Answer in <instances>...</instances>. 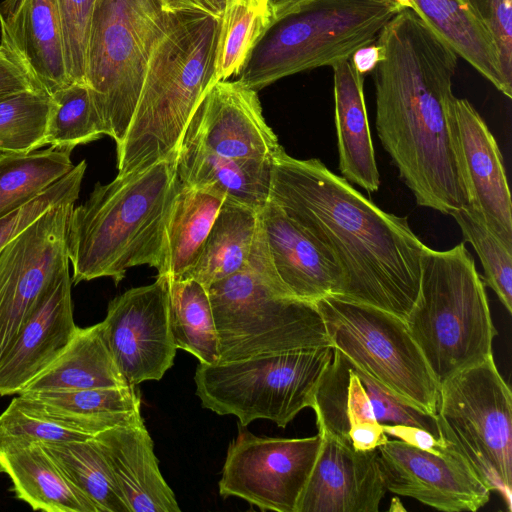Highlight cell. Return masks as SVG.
I'll return each mask as SVG.
<instances>
[{"label": "cell", "instance_id": "cell-1", "mask_svg": "<svg viewBox=\"0 0 512 512\" xmlns=\"http://www.w3.org/2000/svg\"><path fill=\"white\" fill-rule=\"evenodd\" d=\"M376 43V127L419 206L443 214L467 205L449 107L458 55L412 9H400Z\"/></svg>", "mask_w": 512, "mask_h": 512}, {"label": "cell", "instance_id": "cell-2", "mask_svg": "<svg viewBox=\"0 0 512 512\" xmlns=\"http://www.w3.org/2000/svg\"><path fill=\"white\" fill-rule=\"evenodd\" d=\"M268 200L335 257L343 274L338 297L406 319L419 292L427 246L406 217L380 209L316 158L276 154Z\"/></svg>", "mask_w": 512, "mask_h": 512}, {"label": "cell", "instance_id": "cell-3", "mask_svg": "<svg viewBox=\"0 0 512 512\" xmlns=\"http://www.w3.org/2000/svg\"><path fill=\"white\" fill-rule=\"evenodd\" d=\"M176 155L107 184L96 183L88 199L72 209L67 251L73 284L109 277L117 285L129 268H160L179 188Z\"/></svg>", "mask_w": 512, "mask_h": 512}, {"label": "cell", "instance_id": "cell-4", "mask_svg": "<svg viewBox=\"0 0 512 512\" xmlns=\"http://www.w3.org/2000/svg\"><path fill=\"white\" fill-rule=\"evenodd\" d=\"M219 19L168 14L150 53L137 105L117 150L118 174L175 156L190 118L213 85Z\"/></svg>", "mask_w": 512, "mask_h": 512}, {"label": "cell", "instance_id": "cell-5", "mask_svg": "<svg viewBox=\"0 0 512 512\" xmlns=\"http://www.w3.org/2000/svg\"><path fill=\"white\" fill-rule=\"evenodd\" d=\"M282 146L266 123L257 91L241 81L214 83L184 131L176 155L179 181L213 188L260 210L268 201Z\"/></svg>", "mask_w": 512, "mask_h": 512}, {"label": "cell", "instance_id": "cell-6", "mask_svg": "<svg viewBox=\"0 0 512 512\" xmlns=\"http://www.w3.org/2000/svg\"><path fill=\"white\" fill-rule=\"evenodd\" d=\"M218 335V362L330 345L316 303L279 282L257 229L246 266L207 289Z\"/></svg>", "mask_w": 512, "mask_h": 512}, {"label": "cell", "instance_id": "cell-7", "mask_svg": "<svg viewBox=\"0 0 512 512\" xmlns=\"http://www.w3.org/2000/svg\"><path fill=\"white\" fill-rule=\"evenodd\" d=\"M405 321L438 384L493 355L497 331L485 283L464 243L445 251L427 247Z\"/></svg>", "mask_w": 512, "mask_h": 512}, {"label": "cell", "instance_id": "cell-8", "mask_svg": "<svg viewBox=\"0 0 512 512\" xmlns=\"http://www.w3.org/2000/svg\"><path fill=\"white\" fill-rule=\"evenodd\" d=\"M400 10L392 0H297L276 16L238 80L258 91L290 75L332 66L375 43Z\"/></svg>", "mask_w": 512, "mask_h": 512}, {"label": "cell", "instance_id": "cell-9", "mask_svg": "<svg viewBox=\"0 0 512 512\" xmlns=\"http://www.w3.org/2000/svg\"><path fill=\"white\" fill-rule=\"evenodd\" d=\"M167 20L155 0L95 1L84 81L116 146L127 133L150 53Z\"/></svg>", "mask_w": 512, "mask_h": 512}, {"label": "cell", "instance_id": "cell-10", "mask_svg": "<svg viewBox=\"0 0 512 512\" xmlns=\"http://www.w3.org/2000/svg\"><path fill=\"white\" fill-rule=\"evenodd\" d=\"M333 356L331 345L245 360L200 363L194 381L204 408L234 415L247 426L257 419L285 428L311 408L317 386Z\"/></svg>", "mask_w": 512, "mask_h": 512}, {"label": "cell", "instance_id": "cell-11", "mask_svg": "<svg viewBox=\"0 0 512 512\" xmlns=\"http://www.w3.org/2000/svg\"><path fill=\"white\" fill-rule=\"evenodd\" d=\"M316 305L333 348L393 394L436 415L439 384L404 319L335 295Z\"/></svg>", "mask_w": 512, "mask_h": 512}, {"label": "cell", "instance_id": "cell-12", "mask_svg": "<svg viewBox=\"0 0 512 512\" xmlns=\"http://www.w3.org/2000/svg\"><path fill=\"white\" fill-rule=\"evenodd\" d=\"M436 416L441 435L511 510L512 394L493 355L439 384Z\"/></svg>", "mask_w": 512, "mask_h": 512}, {"label": "cell", "instance_id": "cell-13", "mask_svg": "<svg viewBox=\"0 0 512 512\" xmlns=\"http://www.w3.org/2000/svg\"><path fill=\"white\" fill-rule=\"evenodd\" d=\"M322 437H259L238 425L219 481L223 497L235 496L261 510L296 512Z\"/></svg>", "mask_w": 512, "mask_h": 512}, {"label": "cell", "instance_id": "cell-14", "mask_svg": "<svg viewBox=\"0 0 512 512\" xmlns=\"http://www.w3.org/2000/svg\"><path fill=\"white\" fill-rule=\"evenodd\" d=\"M73 208L74 203L53 206L0 251V359L69 268L67 224Z\"/></svg>", "mask_w": 512, "mask_h": 512}, {"label": "cell", "instance_id": "cell-15", "mask_svg": "<svg viewBox=\"0 0 512 512\" xmlns=\"http://www.w3.org/2000/svg\"><path fill=\"white\" fill-rule=\"evenodd\" d=\"M105 339L127 383L160 380L173 366L176 345L169 309V281L130 288L112 299L101 322Z\"/></svg>", "mask_w": 512, "mask_h": 512}, {"label": "cell", "instance_id": "cell-16", "mask_svg": "<svg viewBox=\"0 0 512 512\" xmlns=\"http://www.w3.org/2000/svg\"><path fill=\"white\" fill-rule=\"evenodd\" d=\"M377 450L385 486L395 494L445 512H474L490 499L491 490L446 437L434 452L398 439Z\"/></svg>", "mask_w": 512, "mask_h": 512}, {"label": "cell", "instance_id": "cell-17", "mask_svg": "<svg viewBox=\"0 0 512 512\" xmlns=\"http://www.w3.org/2000/svg\"><path fill=\"white\" fill-rule=\"evenodd\" d=\"M449 126L470 211L512 248V203L496 139L473 105L453 97Z\"/></svg>", "mask_w": 512, "mask_h": 512}, {"label": "cell", "instance_id": "cell-18", "mask_svg": "<svg viewBox=\"0 0 512 512\" xmlns=\"http://www.w3.org/2000/svg\"><path fill=\"white\" fill-rule=\"evenodd\" d=\"M0 33V47L36 88L52 95L72 83L57 0H4Z\"/></svg>", "mask_w": 512, "mask_h": 512}, {"label": "cell", "instance_id": "cell-19", "mask_svg": "<svg viewBox=\"0 0 512 512\" xmlns=\"http://www.w3.org/2000/svg\"><path fill=\"white\" fill-rule=\"evenodd\" d=\"M321 437L296 512H378L387 491L378 450L357 451Z\"/></svg>", "mask_w": 512, "mask_h": 512}, {"label": "cell", "instance_id": "cell-20", "mask_svg": "<svg viewBox=\"0 0 512 512\" xmlns=\"http://www.w3.org/2000/svg\"><path fill=\"white\" fill-rule=\"evenodd\" d=\"M268 262L293 296L316 303L339 295L343 274L333 254L272 201L258 211Z\"/></svg>", "mask_w": 512, "mask_h": 512}, {"label": "cell", "instance_id": "cell-21", "mask_svg": "<svg viewBox=\"0 0 512 512\" xmlns=\"http://www.w3.org/2000/svg\"><path fill=\"white\" fill-rule=\"evenodd\" d=\"M69 268L51 285L0 359V395L19 394L66 348L77 326Z\"/></svg>", "mask_w": 512, "mask_h": 512}, {"label": "cell", "instance_id": "cell-22", "mask_svg": "<svg viewBox=\"0 0 512 512\" xmlns=\"http://www.w3.org/2000/svg\"><path fill=\"white\" fill-rule=\"evenodd\" d=\"M129 512H179L142 417L94 436Z\"/></svg>", "mask_w": 512, "mask_h": 512}, {"label": "cell", "instance_id": "cell-23", "mask_svg": "<svg viewBox=\"0 0 512 512\" xmlns=\"http://www.w3.org/2000/svg\"><path fill=\"white\" fill-rule=\"evenodd\" d=\"M311 408L319 434L354 450H377L389 440L375 418L352 362L336 348L317 386Z\"/></svg>", "mask_w": 512, "mask_h": 512}, {"label": "cell", "instance_id": "cell-24", "mask_svg": "<svg viewBox=\"0 0 512 512\" xmlns=\"http://www.w3.org/2000/svg\"><path fill=\"white\" fill-rule=\"evenodd\" d=\"M339 170L343 178L368 191L380 186L363 92V75L349 59L332 65Z\"/></svg>", "mask_w": 512, "mask_h": 512}, {"label": "cell", "instance_id": "cell-25", "mask_svg": "<svg viewBox=\"0 0 512 512\" xmlns=\"http://www.w3.org/2000/svg\"><path fill=\"white\" fill-rule=\"evenodd\" d=\"M0 470L10 478L15 496L33 510L98 512L65 478L39 442L0 441Z\"/></svg>", "mask_w": 512, "mask_h": 512}, {"label": "cell", "instance_id": "cell-26", "mask_svg": "<svg viewBox=\"0 0 512 512\" xmlns=\"http://www.w3.org/2000/svg\"><path fill=\"white\" fill-rule=\"evenodd\" d=\"M27 406L73 430L95 435L141 416L135 386L17 394Z\"/></svg>", "mask_w": 512, "mask_h": 512}, {"label": "cell", "instance_id": "cell-27", "mask_svg": "<svg viewBox=\"0 0 512 512\" xmlns=\"http://www.w3.org/2000/svg\"><path fill=\"white\" fill-rule=\"evenodd\" d=\"M124 386L129 384L114 360L100 322L77 327L62 353L20 393Z\"/></svg>", "mask_w": 512, "mask_h": 512}, {"label": "cell", "instance_id": "cell-28", "mask_svg": "<svg viewBox=\"0 0 512 512\" xmlns=\"http://www.w3.org/2000/svg\"><path fill=\"white\" fill-rule=\"evenodd\" d=\"M225 199V194L216 189L186 186L179 181L166 225L158 276L186 279Z\"/></svg>", "mask_w": 512, "mask_h": 512}, {"label": "cell", "instance_id": "cell-29", "mask_svg": "<svg viewBox=\"0 0 512 512\" xmlns=\"http://www.w3.org/2000/svg\"><path fill=\"white\" fill-rule=\"evenodd\" d=\"M413 11L501 93L512 97L495 41L462 0H414Z\"/></svg>", "mask_w": 512, "mask_h": 512}, {"label": "cell", "instance_id": "cell-30", "mask_svg": "<svg viewBox=\"0 0 512 512\" xmlns=\"http://www.w3.org/2000/svg\"><path fill=\"white\" fill-rule=\"evenodd\" d=\"M258 211L226 198L186 279H194L208 289L211 284L243 269L257 232Z\"/></svg>", "mask_w": 512, "mask_h": 512}, {"label": "cell", "instance_id": "cell-31", "mask_svg": "<svg viewBox=\"0 0 512 512\" xmlns=\"http://www.w3.org/2000/svg\"><path fill=\"white\" fill-rule=\"evenodd\" d=\"M276 19L271 0H224L214 56L213 84L238 76Z\"/></svg>", "mask_w": 512, "mask_h": 512}, {"label": "cell", "instance_id": "cell-32", "mask_svg": "<svg viewBox=\"0 0 512 512\" xmlns=\"http://www.w3.org/2000/svg\"><path fill=\"white\" fill-rule=\"evenodd\" d=\"M40 444L69 483L98 512H129L94 437Z\"/></svg>", "mask_w": 512, "mask_h": 512}, {"label": "cell", "instance_id": "cell-33", "mask_svg": "<svg viewBox=\"0 0 512 512\" xmlns=\"http://www.w3.org/2000/svg\"><path fill=\"white\" fill-rule=\"evenodd\" d=\"M69 150L0 152V218L27 204L75 165Z\"/></svg>", "mask_w": 512, "mask_h": 512}, {"label": "cell", "instance_id": "cell-34", "mask_svg": "<svg viewBox=\"0 0 512 512\" xmlns=\"http://www.w3.org/2000/svg\"><path fill=\"white\" fill-rule=\"evenodd\" d=\"M168 281L176 347L191 353L200 363H217L218 335L207 289L194 279Z\"/></svg>", "mask_w": 512, "mask_h": 512}, {"label": "cell", "instance_id": "cell-35", "mask_svg": "<svg viewBox=\"0 0 512 512\" xmlns=\"http://www.w3.org/2000/svg\"><path fill=\"white\" fill-rule=\"evenodd\" d=\"M50 97L45 146L72 151L78 145L106 135L103 121L85 83L72 82Z\"/></svg>", "mask_w": 512, "mask_h": 512}, {"label": "cell", "instance_id": "cell-36", "mask_svg": "<svg viewBox=\"0 0 512 512\" xmlns=\"http://www.w3.org/2000/svg\"><path fill=\"white\" fill-rule=\"evenodd\" d=\"M51 97L27 89L0 99V152L27 153L45 146Z\"/></svg>", "mask_w": 512, "mask_h": 512}, {"label": "cell", "instance_id": "cell-37", "mask_svg": "<svg viewBox=\"0 0 512 512\" xmlns=\"http://www.w3.org/2000/svg\"><path fill=\"white\" fill-rule=\"evenodd\" d=\"M481 261L482 277L507 312H512V248L497 238L466 206L450 214Z\"/></svg>", "mask_w": 512, "mask_h": 512}, {"label": "cell", "instance_id": "cell-38", "mask_svg": "<svg viewBox=\"0 0 512 512\" xmlns=\"http://www.w3.org/2000/svg\"><path fill=\"white\" fill-rule=\"evenodd\" d=\"M86 168L82 160L33 200L0 218V251L53 206L75 203Z\"/></svg>", "mask_w": 512, "mask_h": 512}, {"label": "cell", "instance_id": "cell-39", "mask_svg": "<svg viewBox=\"0 0 512 512\" xmlns=\"http://www.w3.org/2000/svg\"><path fill=\"white\" fill-rule=\"evenodd\" d=\"M92 436L73 430L13 398L0 414V441L24 439L33 442L86 440Z\"/></svg>", "mask_w": 512, "mask_h": 512}, {"label": "cell", "instance_id": "cell-40", "mask_svg": "<svg viewBox=\"0 0 512 512\" xmlns=\"http://www.w3.org/2000/svg\"><path fill=\"white\" fill-rule=\"evenodd\" d=\"M353 366L369 397L375 418L380 424L415 426L427 430L437 438L441 437L436 415L423 411L403 400L363 370L354 364Z\"/></svg>", "mask_w": 512, "mask_h": 512}, {"label": "cell", "instance_id": "cell-41", "mask_svg": "<svg viewBox=\"0 0 512 512\" xmlns=\"http://www.w3.org/2000/svg\"><path fill=\"white\" fill-rule=\"evenodd\" d=\"M96 0H57L71 82L85 83L86 50Z\"/></svg>", "mask_w": 512, "mask_h": 512}, {"label": "cell", "instance_id": "cell-42", "mask_svg": "<svg viewBox=\"0 0 512 512\" xmlns=\"http://www.w3.org/2000/svg\"><path fill=\"white\" fill-rule=\"evenodd\" d=\"M493 37L506 81L512 85V0H462Z\"/></svg>", "mask_w": 512, "mask_h": 512}, {"label": "cell", "instance_id": "cell-43", "mask_svg": "<svg viewBox=\"0 0 512 512\" xmlns=\"http://www.w3.org/2000/svg\"><path fill=\"white\" fill-rule=\"evenodd\" d=\"M383 431L387 436H392L411 446L426 451H437L444 443V437L437 438L425 429L409 425L382 424Z\"/></svg>", "mask_w": 512, "mask_h": 512}, {"label": "cell", "instance_id": "cell-44", "mask_svg": "<svg viewBox=\"0 0 512 512\" xmlns=\"http://www.w3.org/2000/svg\"><path fill=\"white\" fill-rule=\"evenodd\" d=\"M32 88L38 89L0 47V99Z\"/></svg>", "mask_w": 512, "mask_h": 512}, {"label": "cell", "instance_id": "cell-45", "mask_svg": "<svg viewBox=\"0 0 512 512\" xmlns=\"http://www.w3.org/2000/svg\"><path fill=\"white\" fill-rule=\"evenodd\" d=\"M167 14L194 13L219 19L224 0H155Z\"/></svg>", "mask_w": 512, "mask_h": 512}, {"label": "cell", "instance_id": "cell-46", "mask_svg": "<svg viewBox=\"0 0 512 512\" xmlns=\"http://www.w3.org/2000/svg\"><path fill=\"white\" fill-rule=\"evenodd\" d=\"M381 57V48L375 42L357 49L349 60L355 69L364 75L374 70Z\"/></svg>", "mask_w": 512, "mask_h": 512}, {"label": "cell", "instance_id": "cell-47", "mask_svg": "<svg viewBox=\"0 0 512 512\" xmlns=\"http://www.w3.org/2000/svg\"><path fill=\"white\" fill-rule=\"evenodd\" d=\"M276 11V16L289 8L297 0H271Z\"/></svg>", "mask_w": 512, "mask_h": 512}, {"label": "cell", "instance_id": "cell-48", "mask_svg": "<svg viewBox=\"0 0 512 512\" xmlns=\"http://www.w3.org/2000/svg\"><path fill=\"white\" fill-rule=\"evenodd\" d=\"M392 1L395 2L399 6L400 9L408 8V9L413 10L414 0H392Z\"/></svg>", "mask_w": 512, "mask_h": 512}]
</instances>
